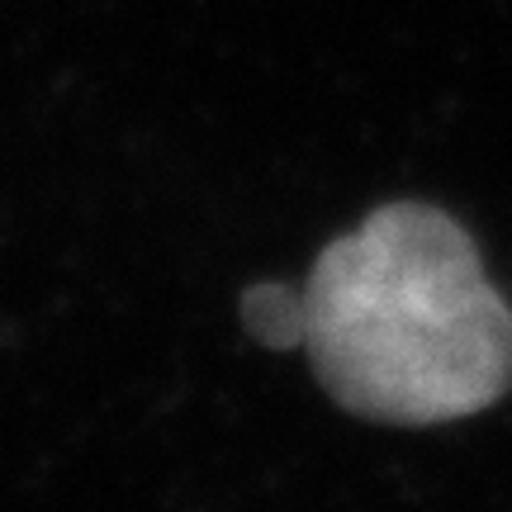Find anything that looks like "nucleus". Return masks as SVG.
Here are the masks:
<instances>
[{
    "label": "nucleus",
    "mask_w": 512,
    "mask_h": 512,
    "mask_svg": "<svg viewBox=\"0 0 512 512\" xmlns=\"http://www.w3.org/2000/svg\"><path fill=\"white\" fill-rule=\"evenodd\" d=\"M304 351L361 418L451 422L508 394L512 309L446 209L394 200L318 252Z\"/></svg>",
    "instance_id": "obj_1"
},
{
    "label": "nucleus",
    "mask_w": 512,
    "mask_h": 512,
    "mask_svg": "<svg viewBox=\"0 0 512 512\" xmlns=\"http://www.w3.org/2000/svg\"><path fill=\"white\" fill-rule=\"evenodd\" d=\"M242 323L261 347H304V290L290 285H252L242 294Z\"/></svg>",
    "instance_id": "obj_2"
}]
</instances>
